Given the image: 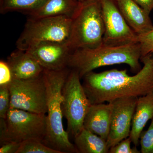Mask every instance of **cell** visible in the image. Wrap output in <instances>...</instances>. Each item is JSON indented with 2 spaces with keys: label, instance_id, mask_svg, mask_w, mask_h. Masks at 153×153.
<instances>
[{
  "label": "cell",
  "instance_id": "cell-26",
  "mask_svg": "<svg viewBox=\"0 0 153 153\" xmlns=\"http://www.w3.org/2000/svg\"><path fill=\"white\" fill-rule=\"evenodd\" d=\"M148 14L153 10V0H134Z\"/></svg>",
  "mask_w": 153,
  "mask_h": 153
},
{
  "label": "cell",
  "instance_id": "cell-17",
  "mask_svg": "<svg viewBox=\"0 0 153 153\" xmlns=\"http://www.w3.org/2000/svg\"><path fill=\"white\" fill-rule=\"evenodd\" d=\"M78 153H108L109 148L106 140L83 128L74 138Z\"/></svg>",
  "mask_w": 153,
  "mask_h": 153
},
{
  "label": "cell",
  "instance_id": "cell-15",
  "mask_svg": "<svg viewBox=\"0 0 153 153\" xmlns=\"http://www.w3.org/2000/svg\"><path fill=\"white\" fill-rule=\"evenodd\" d=\"M153 118V89L138 98L132 122L129 137L134 146L140 143L141 134L148 121Z\"/></svg>",
  "mask_w": 153,
  "mask_h": 153
},
{
  "label": "cell",
  "instance_id": "cell-22",
  "mask_svg": "<svg viewBox=\"0 0 153 153\" xmlns=\"http://www.w3.org/2000/svg\"><path fill=\"white\" fill-rule=\"evenodd\" d=\"M138 42L141 48V58L153 52V29L138 36Z\"/></svg>",
  "mask_w": 153,
  "mask_h": 153
},
{
  "label": "cell",
  "instance_id": "cell-24",
  "mask_svg": "<svg viewBox=\"0 0 153 153\" xmlns=\"http://www.w3.org/2000/svg\"><path fill=\"white\" fill-rule=\"evenodd\" d=\"M13 79L12 71L7 61H0V85H9Z\"/></svg>",
  "mask_w": 153,
  "mask_h": 153
},
{
  "label": "cell",
  "instance_id": "cell-25",
  "mask_svg": "<svg viewBox=\"0 0 153 153\" xmlns=\"http://www.w3.org/2000/svg\"><path fill=\"white\" fill-rule=\"evenodd\" d=\"M21 143L8 142L1 145L0 153H17Z\"/></svg>",
  "mask_w": 153,
  "mask_h": 153
},
{
  "label": "cell",
  "instance_id": "cell-6",
  "mask_svg": "<svg viewBox=\"0 0 153 153\" xmlns=\"http://www.w3.org/2000/svg\"><path fill=\"white\" fill-rule=\"evenodd\" d=\"M72 19L66 16L29 17L16 43L17 49L27 51L47 41L66 42L70 34Z\"/></svg>",
  "mask_w": 153,
  "mask_h": 153
},
{
  "label": "cell",
  "instance_id": "cell-23",
  "mask_svg": "<svg viewBox=\"0 0 153 153\" xmlns=\"http://www.w3.org/2000/svg\"><path fill=\"white\" fill-rule=\"evenodd\" d=\"M131 140L129 137L121 141L120 142L115 145L109 149L110 153H141L134 146L132 148L131 144Z\"/></svg>",
  "mask_w": 153,
  "mask_h": 153
},
{
  "label": "cell",
  "instance_id": "cell-3",
  "mask_svg": "<svg viewBox=\"0 0 153 153\" xmlns=\"http://www.w3.org/2000/svg\"><path fill=\"white\" fill-rule=\"evenodd\" d=\"M68 68L60 71L44 70L43 73L47 87V133L43 143L61 153H78L75 145L63 127L61 108L62 88L70 71Z\"/></svg>",
  "mask_w": 153,
  "mask_h": 153
},
{
  "label": "cell",
  "instance_id": "cell-18",
  "mask_svg": "<svg viewBox=\"0 0 153 153\" xmlns=\"http://www.w3.org/2000/svg\"><path fill=\"white\" fill-rule=\"evenodd\" d=\"M47 0H0V13L19 12L27 14L38 10Z\"/></svg>",
  "mask_w": 153,
  "mask_h": 153
},
{
  "label": "cell",
  "instance_id": "cell-4",
  "mask_svg": "<svg viewBox=\"0 0 153 153\" xmlns=\"http://www.w3.org/2000/svg\"><path fill=\"white\" fill-rule=\"evenodd\" d=\"M104 25L98 0L80 4L72 18L68 43L72 51L103 44Z\"/></svg>",
  "mask_w": 153,
  "mask_h": 153
},
{
  "label": "cell",
  "instance_id": "cell-19",
  "mask_svg": "<svg viewBox=\"0 0 153 153\" xmlns=\"http://www.w3.org/2000/svg\"><path fill=\"white\" fill-rule=\"evenodd\" d=\"M17 153H61L38 140H30L21 143Z\"/></svg>",
  "mask_w": 153,
  "mask_h": 153
},
{
  "label": "cell",
  "instance_id": "cell-16",
  "mask_svg": "<svg viewBox=\"0 0 153 153\" xmlns=\"http://www.w3.org/2000/svg\"><path fill=\"white\" fill-rule=\"evenodd\" d=\"M79 5L76 0H47L40 8L27 15L33 18L63 16L72 19Z\"/></svg>",
  "mask_w": 153,
  "mask_h": 153
},
{
  "label": "cell",
  "instance_id": "cell-7",
  "mask_svg": "<svg viewBox=\"0 0 153 153\" xmlns=\"http://www.w3.org/2000/svg\"><path fill=\"white\" fill-rule=\"evenodd\" d=\"M70 70L62 88L61 108L67 120V132L74 138L84 128V119L91 104L80 82L79 74Z\"/></svg>",
  "mask_w": 153,
  "mask_h": 153
},
{
  "label": "cell",
  "instance_id": "cell-20",
  "mask_svg": "<svg viewBox=\"0 0 153 153\" xmlns=\"http://www.w3.org/2000/svg\"><path fill=\"white\" fill-rule=\"evenodd\" d=\"M146 131H143L140 138V152L153 153V118Z\"/></svg>",
  "mask_w": 153,
  "mask_h": 153
},
{
  "label": "cell",
  "instance_id": "cell-10",
  "mask_svg": "<svg viewBox=\"0 0 153 153\" xmlns=\"http://www.w3.org/2000/svg\"><path fill=\"white\" fill-rule=\"evenodd\" d=\"M138 98L122 97L110 102L112 114L110 130L106 140L109 149L129 137Z\"/></svg>",
  "mask_w": 153,
  "mask_h": 153
},
{
  "label": "cell",
  "instance_id": "cell-12",
  "mask_svg": "<svg viewBox=\"0 0 153 153\" xmlns=\"http://www.w3.org/2000/svg\"><path fill=\"white\" fill-rule=\"evenodd\" d=\"M91 104L85 116L83 128L106 140L111 123L112 106L110 102Z\"/></svg>",
  "mask_w": 153,
  "mask_h": 153
},
{
  "label": "cell",
  "instance_id": "cell-27",
  "mask_svg": "<svg viewBox=\"0 0 153 153\" xmlns=\"http://www.w3.org/2000/svg\"><path fill=\"white\" fill-rule=\"evenodd\" d=\"M76 1L79 4H83V3L90 1H93V0H76Z\"/></svg>",
  "mask_w": 153,
  "mask_h": 153
},
{
  "label": "cell",
  "instance_id": "cell-9",
  "mask_svg": "<svg viewBox=\"0 0 153 153\" xmlns=\"http://www.w3.org/2000/svg\"><path fill=\"white\" fill-rule=\"evenodd\" d=\"M104 25L103 44L121 46L138 42V35L128 25L115 0H98Z\"/></svg>",
  "mask_w": 153,
  "mask_h": 153
},
{
  "label": "cell",
  "instance_id": "cell-5",
  "mask_svg": "<svg viewBox=\"0 0 153 153\" xmlns=\"http://www.w3.org/2000/svg\"><path fill=\"white\" fill-rule=\"evenodd\" d=\"M47 133L46 114L10 108L5 119L0 118L1 145L30 140L44 141Z\"/></svg>",
  "mask_w": 153,
  "mask_h": 153
},
{
  "label": "cell",
  "instance_id": "cell-8",
  "mask_svg": "<svg viewBox=\"0 0 153 153\" xmlns=\"http://www.w3.org/2000/svg\"><path fill=\"white\" fill-rule=\"evenodd\" d=\"M9 88L10 108L47 114V87L43 74L33 79H13Z\"/></svg>",
  "mask_w": 153,
  "mask_h": 153
},
{
  "label": "cell",
  "instance_id": "cell-2",
  "mask_svg": "<svg viewBox=\"0 0 153 153\" xmlns=\"http://www.w3.org/2000/svg\"><path fill=\"white\" fill-rule=\"evenodd\" d=\"M139 43L109 46L102 44L94 48H81L71 52L68 67L76 71L80 78L96 68L115 64H126L132 72L137 73L142 68Z\"/></svg>",
  "mask_w": 153,
  "mask_h": 153
},
{
  "label": "cell",
  "instance_id": "cell-21",
  "mask_svg": "<svg viewBox=\"0 0 153 153\" xmlns=\"http://www.w3.org/2000/svg\"><path fill=\"white\" fill-rule=\"evenodd\" d=\"M10 108L9 85H0V118L5 119Z\"/></svg>",
  "mask_w": 153,
  "mask_h": 153
},
{
  "label": "cell",
  "instance_id": "cell-14",
  "mask_svg": "<svg viewBox=\"0 0 153 153\" xmlns=\"http://www.w3.org/2000/svg\"><path fill=\"white\" fill-rule=\"evenodd\" d=\"M7 62L13 79H28L36 78L43 74L44 69L26 51L17 49L8 57Z\"/></svg>",
  "mask_w": 153,
  "mask_h": 153
},
{
  "label": "cell",
  "instance_id": "cell-13",
  "mask_svg": "<svg viewBox=\"0 0 153 153\" xmlns=\"http://www.w3.org/2000/svg\"><path fill=\"white\" fill-rule=\"evenodd\" d=\"M115 1L126 22L138 36L153 30L150 14L134 0H115Z\"/></svg>",
  "mask_w": 153,
  "mask_h": 153
},
{
  "label": "cell",
  "instance_id": "cell-11",
  "mask_svg": "<svg viewBox=\"0 0 153 153\" xmlns=\"http://www.w3.org/2000/svg\"><path fill=\"white\" fill-rule=\"evenodd\" d=\"M26 51L44 70L50 71H60L68 68V60L72 52L67 41L42 42Z\"/></svg>",
  "mask_w": 153,
  "mask_h": 153
},
{
  "label": "cell",
  "instance_id": "cell-1",
  "mask_svg": "<svg viewBox=\"0 0 153 153\" xmlns=\"http://www.w3.org/2000/svg\"><path fill=\"white\" fill-rule=\"evenodd\" d=\"M143 64L136 74L126 69L93 71L83 77L82 85L91 104L109 102L122 97L146 95L153 89V52L140 58Z\"/></svg>",
  "mask_w": 153,
  "mask_h": 153
}]
</instances>
